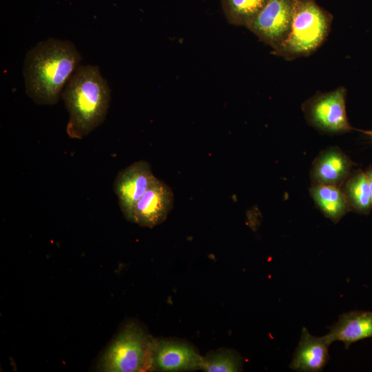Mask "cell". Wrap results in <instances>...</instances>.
<instances>
[{"label": "cell", "mask_w": 372, "mask_h": 372, "mask_svg": "<svg viewBox=\"0 0 372 372\" xmlns=\"http://www.w3.org/2000/svg\"><path fill=\"white\" fill-rule=\"evenodd\" d=\"M309 192L318 208L334 223L351 211L341 187L312 183Z\"/></svg>", "instance_id": "cell-13"}, {"label": "cell", "mask_w": 372, "mask_h": 372, "mask_svg": "<svg viewBox=\"0 0 372 372\" xmlns=\"http://www.w3.org/2000/svg\"><path fill=\"white\" fill-rule=\"evenodd\" d=\"M241 368L240 357L231 350L223 349L203 357L201 369L207 372H236Z\"/></svg>", "instance_id": "cell-16"}, {"label": "cell", "mask_w": 372, "mask_h": 372, "mask_svg": "<svg viewBox=\"0 0 372 372\" xmlns=\"http://www.w3.org/2000/svg\"><path fill=\"white\" fill-rule=\"evenodd\" d=\"M156 178L150 165L143 160L134 162L118 172L114 181V191L127 220L136 203Z\"/></svg>", "instance_id": "cell-8"}, {"label": "cell", "mask_w": 372, "mask_h": 372, "mask_svg": "<svg viewBox=\"0 0 372 372\" xmlns=\"http://www.w3.org/2000/svg\"><path fill=\"white\" fill-rule=\"evenodd\" d=\"M173 205L172 190L156 178L133 207L129 220L142 227H154L166 219Z\"/></svg>", "instance_id": "cell-9"}, {"label": "cell", "mask_w": 372, "mask_h": 372, "mask_svg": "<svg viewBox=\"0 0 372 372\" xmlns=\"http://www.w3.org/2000/svg\"><path fill=\"white\" fill-rule=\"evenodd\" d=\"M330 344L325 335L314 336L303 327L289 367L297 371H322L330 360Z\"/></svg>", "instance_id": "cell-11"}, {"label": "cell", "mask_w": 372, "mask_h": 372, "mask_svg": "<svg viewBox=\"0 0 372 372\" xmlns=\"http://www.w3.org/2000/svg\"><path fill=\"white\" fill-rule=\"evenodd\" d=\"M203 357L185 343L152 340L149 369L161 371H181L201 369Z\"/></svg>", "instance_id": "cell-7"}, {"label": "cell", "mask_w": 372, "mask_h": 372, "mask_svg": "<svg viewBox=\"0 0 372 372\" xmlns=\"http://www.w3.org/2000/svg\"><path fill=\"white\" fill-rule=\"evenodd\" d=\"M359 132H362V134H365L368 136V138L371 140L372 142V130H357Z\"/></svg>", "instance_id": "cell-18"}, {"label": "cell", "mask_w": 372, "mask_h": 372, "mask_svg": "<svg viewBox=\"0 0 372 372\" xmlns=\"http://www.w3.org/2000/svg\"><path fill=\"white\" fill-rule=\"evenodd\" d=\"M347 90L343 86L318 92L302 104L307 123L326 134H344L353 130L346 111Z\"/></svg>", "instance_id": "cell-5"}, {"label": "cell", "mask_w": 372, "mask_h": 372, "mask_svg": "<svg viewBox=\"0 0 372 372\" xmlns=\"http://www.w3.org/2000/svg\"><path fill=\"white\" fill-rule=\"evenodd\" d=\"M296 0H269L260 12L245 26L260 41L279 49L290 33Z\"/></svg>", "instance_id": "cell-6"}, {"label": "cell", "mask_w": 372, "mask_h": 372, "mask_svg": "<svg viewBox=\"0 0 372 372\" xmlns=\"http://www.w3.org/2000/svg\"><path fill=\"white\" fill-rule=\"evenodd\" d=\"M81 60L79 52L70 41L50 38L39 42L24 59L25 94L36 104H56Z\"/></svg>", "instance_id": "cell-1"}, {"label": "cell", "mask_w": 372, "mask_h": 372, "mask_svg": "<svg viewBox=\"0 0 372 372\" xmlns=\"http://www.w3.org/2000/svg\"><path fill=\"white\" fill-rule=\"evenodd\" d=\"M328 328L329 331L324 335L328 342L341 341L349 349L355 342L372 338V312L356 310L342 313Z\"/></svg>", "instance_id": "cell-12"}, {"label": "cell", "mask_w": 372, "mask_h": 372, "mask_svg": "<svg viewBox=\"0 0 372 372\" xmlns=\"http://www.w3.org/2000/svg\"><path fill=\"white\" fill-rule=\"evenodd\" d=\"M61 97L69 114L66 132L70 138L81 139L105 121L111 90L98 66L81 65L68 81Z\"/></svg>", "instance_id": "cell-2"}, {"label": "cell", "mask_w": 372, "mask_h": 372, "mask_svg": "<svg viewBox=\"0 0 372 372\" xmlns=\"http://www.w3.org/2000/svg\"><path fill=\"white\" fill-rule=\"evenodd\" d=\"M351 158L338 147L322 150L314 159L310 170L313 184L341 187L352 172Z\"/></svg>", "instance_id": "cell-10"}, {"label": "cell", "mask_w": 372, "mask_h": 372, "mask_svg": "<svg viewBox=\"0 0 372 372\" xmlns=\"http://www.w3.org/2000/svg\"><path fill=\"white\" fill-rule=\"evenodd\" d=\"M333 16L316 0H296L289 37L275 55L287 60L307 56L324 43L330 31Z\"/></svg>", "instance_id": "cell-3"}, {"label": "cell", "mask_w": 372, "mask_h": 372, "mask_svg": "<svg viewBox=\"0 0 372 372\" xmlns=\"http://www.w3.org/2000/svg\"><path fill=\"white\" fill-rule=\"evenodd\" d=\"M151 341L137 325H127L105 352L100 363L101 369L108 372L149 369Z\"/></svg>", "instance_id": "cell-4"}, {"label": "cell", "mask_w": 372, "mask_h": 372, "mask_svg": "<svg viewBox=\"0 0 372 372\" xmlns=\"http://www.w3.org/2000/svg\"><path fill=\"white\" fill-rule=\"evenodd\" d=\"M351 211L368 214L372 209L368 179L365 171L352 172L341 187Z\"/></svg>", "instance_id": "cell-14"}, {"label": "cell", "mask_w": 372, "mask_h": 372, "mask_svg": "<svg viewBox=\"0 0 372 372\" xmlns=\"http://www.w3.org/2000/svg\"><path fill=\"white\" fill-rule=\"evenodd\" d=\"M269 0H221L224 15L229 23L246 26Z\"/></svg>", "instance_id": "cell-15"}, {"label": "cell", "mask_w": 372, "mask_h": 372, "mask_svg": "<svg viewBox=\"0 0 372 372\" xmlns=\"http://www.w3.org/2000/svg\"><path fill=\"white\" fill-rule=\"evenodd\" d=\"M365 172L366 174L368 183L369 185L371 198V205H372V165L369 166Z\"/></svg>", "instance_id": "cell-17"}]
</instances>
